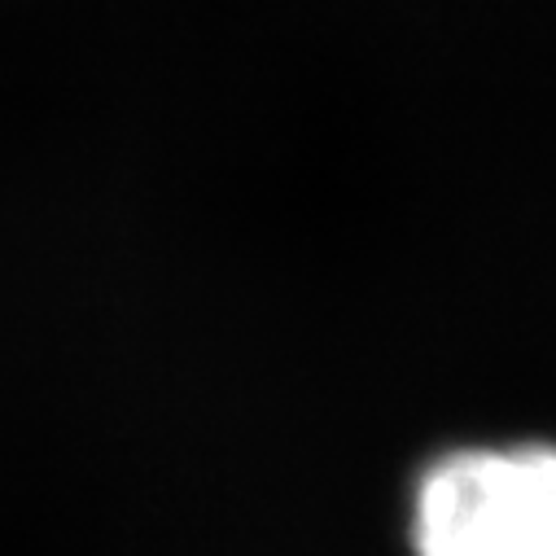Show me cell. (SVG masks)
Wrapping results in <instances>:
<instances>
[{
	"mask_svg": "<svg viewBox=\"0 0 556 556\" xmlns=\"http://www.w3.org/2000/svg\"><path fill=\"white\" fill-rule=\"evenodd\" d=\"M416 556H556V452H460L416 495Z\"/></svg>",
	"mask_w": 556,
	"mask_h": 556,
	"instance_id": "1",
	"label": "cell"
}]
</instances>
